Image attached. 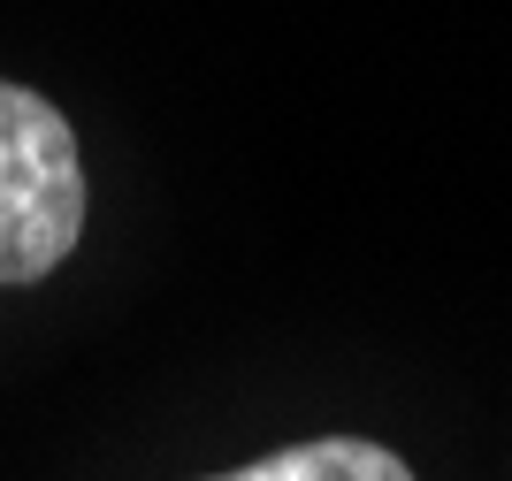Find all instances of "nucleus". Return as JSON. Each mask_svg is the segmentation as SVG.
I'll return each instance as SVG.
<instances>
[{
  "instance_id": "obj_2",
  "label": "nucleus",
  "mask_w": 512,
  "mask_h": 481,
  "mask_svg": "<svg viewBox=\"0 0 512 481\" xmlns=\"http://www.w3.org/2000/svg\"><path fill=\"white\" fill-rule=\"evenodd\" d=\"M207 481H413V466L367 436H314V443H283L253 466L207 474Z\"/></svg>"
},
{
  "instance_id": "obj_1",
  "label": "nucleus",
  "mask_w": 512,
  "mask_h": 481,
  "mask_svg": "<svg viewBox=\"0 0 512 481\" xmlns=\"http://www.w3.org/2000/svg\"><path fill=\"white\" fill-rule=\"evenodd\" d=\"M85 237V153L46 92L0 77V283H46Z\"/></svg>"
}]
</instances>
